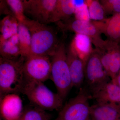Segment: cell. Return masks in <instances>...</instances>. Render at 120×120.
<instances>
[{"instance_id": "6da1fadb", "label": "cell", "mask_w": 120, "mask_h": 120, "mask_svg": "<svg viewBox=\"0 0 120 120\" xmlns=\"http://www.w3.org/2000/svg\"><path fill=\"white\" fill-rule=\"evenodd\" d=\"M21 22L26 27L30 35L31 56L52 57L61 42L53 28L26 17Z\"/></svg>"}, {"instance_id": "7a4b0ae2", "label": "cell", "mask_w": 120, "mask_h": 120, "mask_svg": "<svg viewBox=\"0 0 120 120\" xmlns=\"http://www.w3.org/2000/svg\"><path fill=\"white\" fill-rule=\"evenodd\" d=\"M25 57L15 60L0 58V98L22 93L26 79L22 70Z\"/></svg>"}, {"instance_id": "3957f363", "label": "cell", "mask_w": 120, "mask_h": 120, "mask_svg": "<svg viewBox=\"0 0 120 120\" xmlns=\"http://www.w3.org/2000/svg\"><path fill=\"white\" fill-rule=\"evenodd\" d=\"M22 93L26 96L32 105L46 111L58 110L63 106L62 98L42 82L26 80Z\"/></svg>"}, {"instance_id": "277c9868", "label": "cell", "mask_w": 120, "mask_h": 120, "mask_svg": "<svg viewBox=\"0 0 120 120\" xmlns=\"http://www.w3.org/2000/svg\"><path fill=\"white\" fill-rule=\"evenodd\" d=\"M67 49L64 43L61 42L51 57L50 79L56 86L57 93L64 100L73 87L67 62Z\"/></svg>"}, {"instance_id": "5b68a950", "label": "cell", "mask_w": 120, "mask_h": 120, "mask_svg": "<svg viewBox=\"0 0 120 120\" xmlns=\"http://www.w3.org/2000/svg\"><path fill=\"white\" fill-rule=\"evenodd\" d=\"M91 95L85 87H81L76 96L60 109L54 120H90L89 100Z\"/></svg>"}, {"instance_id": "8992f818", "label": "cell", "mask_w": 120, "mask_h": 120, "mask_svg": "<svg viewBox=\"0 0 120 120\" xmlns=\"http://www.w3.org/2000/svg\"><path fill=\"white\" fill-rule=\"evenodd\" d=\"M111 81L102 64L98 50L95 48L85 63V88L91 96Z\"/></svg>"}, {"instance_id": "52a82bcc", "label": "cell", "mask_w": 120, "mask_h": 120, "mask_svg": "<svg viewBox=\"0 0 120 120\" xmlns=\"http://www.w3.org/2000/svg\"><path fill=\"white\" fill-rule=\"evenodd\" d=\"M52 63L47 56L31 55L25 58L22 70L26 80L44 82L50 78Z\"/></svg>"}, {"instance_id": "ba28073f", "label": "cell", "mask_w": 120, "mask_h": 120, "mask_svg": "<svg viewBox=\"0 0 120 120\" xmlns=\"http://www.w3.org/2000/svg\"><path fill=\"white\" fill-rule=\"evenodd\" d=\"M59 29L62 31H71L76 34L84 35L90 38L95 49L104 47L106 40L101 37V32L93 21H85L71 18L67 21L56 23Z\"/></svg>"}, {"instance_id": "9c48e42d", "label": "cell", "mask_w": 120, "mask_h": 120, "mask_svg": "<svg viewBox=\"0 0 120 120\" xmlns=\"http://www.w3.org/2000/svg\"><path fill=\"white\" fill-rule=\"evenodd\" d=\"M57 0H23L26 17L40 23H51L52 15Z\"/></svg>"}, {"instance_id": "30bf717a", "label": "cell", "mask_w": 120, "mask_h": 120, "mask_svg": "<svg viewBox=\"0 0 120 120\" xmlns=\"http://www.w3.org/2000/svg\"><path fill=\"white\" fill-rule=\"evenodd\" d=\"M96 49L104 68L112 81L120 70V44L106 39L103 49Z\"/></svg>"}, {"instance_id": "8fae6325", "label": "cell", "mask_w": 120, "mask_h": 120, "mask_svg": "<svg viewBox=\"0 0 120 120\" xmlns=\"http://www.w3.org/2000/svg\"><path fill=\"white\" fill-rule=\"evenodd\" d=\"M22 101L19 94H10L0 98V112L3 120H19L23 112Z\"/></svg>"}, {"instance_id": "7c38bea8", "label": "cell", "mask_w": 120, "mask_h": 120, "mask_svg": "<svg viewBox=\"0 0 120 120\" xmlns=\"http://www.w3.org/2000/svg\"><path fill=\"white\" fill-rule=\"evenodd\" d=\"M67 58L73 87L80 88L84 82L85 62L71 44L67 49Z\"/></svg>"}, {"instance_id": "4fadbf2b", "label": "cell", "mask_w": 120, "mask_h": 120, "mask_svg": "<svg viewBox=\"0 0 120 120\" xmlns=\"http://www.w3.org/2000/svg\"><path fill=\"white\" fill-rule=\"evenodd\" d=\"M97 102L106 103L120 110V87L111 81L91 95Z\"/></svg>"}, {"instance_id": "5bb4252c", "label": "cell", "mask_w": 120, "mask_h": 120, "mask_svg": "<svg viewBox=\"0 0 120 120\" xmlns=\"http://www.w3.org/2000/svg\"><path fill=\"white\" fill-rule=\"evenodd\" d=\"M92 21L101 34L105 35L107 40L120 43V13L103 21Z\"/></svg>"}, {"instance_id": "9a60e30c", "label": "cell", "mask_w": 120, "mask_h": 120, "mask_svg": "<svg viewBox=\"0 0 120 120\" xmlns=\"http://www.w3.org/2000/svg\"><path fill=\"white\" fill-rule=\"evenodd\" d=\"M90 120H120V110L109 104L96 102L90 109Z\"/></svg>"}, {"instance_id": "2e32d148", "label": "cell", "mask_w": 120, "mask_h": 120, "mask_svg": "<svg viewBox=\"0 0 120 120\" xmlns=\"http://www.w3.org/2000/svg\"><path fill=\"white\" fill-rule=\"evenodd\" d=\"M75 4L72 0H57L51 23L67 21L75 15Z\"/></svg>"}, {"instance_id": "e0dca14e", "label": "cell", "mask_w": 120, "mask_h": 120, "mask_svg": "<svg viewBox=\"0 0 120 120\" xmlns=\"http://www.w3.org/2000/svg\"><path fill=\"white\" fill-rule=\"evenodd\" d=\"M71 44L77 55L85 63L94 49L90 38L84 35L76 34Z\"/></svg>"}, {"instance_id": "ac0fdd59", "label": "cell", "mask_w": 120, "mask_h": 120, "mask_svg": "<svg viewBox=\"0 0 120 120\" xmlns=\"http://www.w3.org/2000/svg\"><path fill=\"white\" fill-rule=\"evenodd\" d=\"M0 54L1 57L11 60L22 57L18 34L7 39H0Z\"/></svg>"}, {"instance_id": "d6986e66", "label": "cell", "mask_w": 120, "mask_h": 120, "mask_svg": "<svg viewBox=\"0 0 120 120\" xmlns=\"http://www.w3.org/2000/svg\"><path fill=\"white\" fill-rule=\"evenodd\" d=\"M18 35L22 56L26 58L31 56V39L28 29L21 22L18 24Z\"/></svg>"}, {"instance_id": "ffe728a7", "label": "cell", "mask_w": 120, "mask_h": 120, "mask_svg": "<svg viewBox=\"0 0 120 120\" xmlns=\"http://www.w3.org/2000/svg\"><path fill=\"white\" fill-rule=\"evenodd\" d=\"M19 22L15 17L7 16L1 22L0 39L9 38L18 34Z\"/></svg>"}, {"instance_id": "44dd1931", "label": "cell", "mask_w": 120, "mask_h": 120, "mask_svg": "<svg viewBox=\"0 0 120 120\" xmlns=\"http://www.w3.org/2000/svg\"><path fill=\"white\" fill-rule=\"evenodd\" d=\"M24 109L23 112L19 120H50L52 116L46 111L32 105Z\"/></svg>"}, {"instance_id": "7402d4cb", "label": "cell", "mask_w": 120, "mask_h": 120, "mask_svg": "<svg viewBox=\"0 0 120 120\" xmlns=\"http://www.w3.org/2000/svg\"><path fill=\"white\" fill-rule=\"evenodd\" d=\"M6 8L9 16L15 17L19 22H22L25 19L23 0H6Z\"/></svg>"}, {"instance_id": "603a6c76", "label": "cell", "mask_w": 120, "mask_h": 120, "mask_svg": "<svg viewBox=\"0 0 120 120\" xmlns=\"http://www.w3.org/2000/svg\"><path fill=\"white\" fill-rule=\"evenodd\" d=\"M88 7L90 20L94 21H102L105 20L106 15L99 0H86Z\"/></svg>"}, {"instance_id": "cb8c5ba5", "label": "cell", "mask_w": 120, "mask_h": 120, "mask_svg": "<svg viewBox=\"0 0 120 120\" xmlns=\"http://www.w3.org/2000/svg\"><path fill=\"white\" fill-rule=\"evenodd\" d=\"M75 16L76 19L90 21L89 11L86 0H75Z\"/></svg>"}, {"instance_id": "d4e9b609", "label": "cell", "mask_w": 120, "mask_h": 120, "mask_svg": "<svg viewBox=\"0 0 120 120\" xmlns=\"http://www.w3.org/2000/svg\"><path fill=\"white\" fill-rule=\"evenodd\" d=\"M99 1L106 15L120 13V0H101Z\"/></svg>"}, {"instance_id": "484cf974", "label": "cell", "mask_w": 120, "mask_h": 120, "mask_svg": "<svg viewBox=\"0 0 120 120\" xmlns=\"http://www.w3.org/2000/svg\"><path fill=\"white\" fill-rule=\"evenodd\" d=\"M111 81L120 87V70L115 79Z\"/></svg>"}, {"instance_id": "4316f807", "label": "cell", "mask_w": 120, "mask_h": 120, "mask_svg": "<svg viewBox=\"0 0 120 120\" xmlns=\"http://www.w3.org/2000/svg\"><path fill=\"white\" fill-rule=\"evenodd\" d=\"M0 120H2V119H0Z\"/></svg>"}]
</instances>
